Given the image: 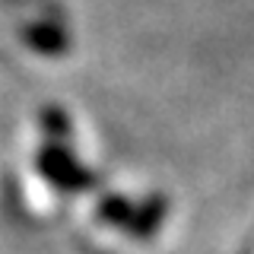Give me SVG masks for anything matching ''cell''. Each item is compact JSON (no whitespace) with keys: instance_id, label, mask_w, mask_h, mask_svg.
Masks as SVG:
<instances>
[{"instance_id":"obj_1","label":"cell","mask_w":254,"mask_h":254,"mask_svg":"<svg viewBox=\"0 0 254 254\" xmlns=\"http://www.w3.org/2000/svg\"><path fill=\"white\" fill-rule=\"evenodd\" d=\"M38 172L61 190H76L79 194V190H89L95 185V178L61 146V143L42 146V153H38Z\"/></svg>"},{"instance_id":"obj_2","label":"cell","mask_w":254,"mask_h":254,"mask_svg":"<svg viewBox=\"0 0 254 254\" xmlns=\"http://www.w3.org/2000/svg\"><path fill=\"white\" fill-rule=\"evenodd\" d=\"M19 35L42 58H64L70 51V35L58 22H29V26H22Z\"/></svg>"},{"instance_id":"obj_3","label":"cell","mask_w":254,"mask_h":254,"mask_svg":"<svg viewBox=\"0 0 254 254\" xmlns=\"http://www.w3.org/2000/svg\"><path fill=\"white\" fill-rule=\"evenodd\" d=\"M162 216H165V200L162 197H153V200L133 206V216L127 222V229H130L133 235H140V238H149L156 232V226L162 222Z\"/></svg>"},{"instance_id":"obj_4","label":"cell","mask_w":254,"mask_h":254,"mask_svg":"<svg viewBox=\"0 0 254 254\" xmlns=\"http://www.w3.org/2000/svg\"><path fill=\"white\" fill-rule=\"evenodd\" d=\"M99 216L115 222V226H127L133 216V206L124 200V197H105V200L99 203Z\"/></svg>"},{"instance_id":"obj_5","label":"cell","mask_w":254,"mask_h":254,"mask_svg":"<svg viewBox=\"0 0 254 254\" xmlns=\"http://www.w3.org/2000/svg\"><path fill=\"white\" fill-rule=\"evenodd\" d=\"M42 124H45V130L54 133L58 140L67 133V118H64L61 108H45V111H42Z\"/></svg>"}]
</instances>
